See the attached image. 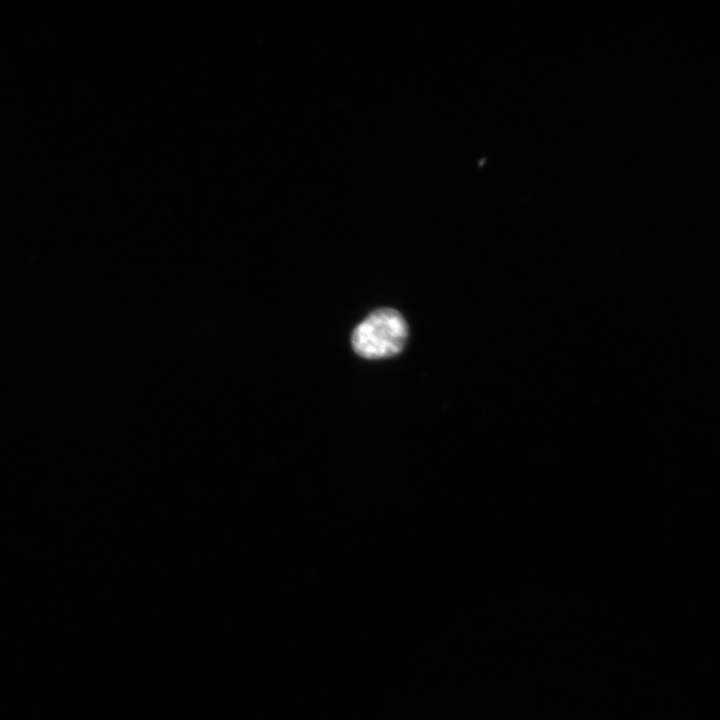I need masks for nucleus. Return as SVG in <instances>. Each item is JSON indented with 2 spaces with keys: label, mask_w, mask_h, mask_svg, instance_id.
<instances>
[{
  "label": "nucleus",
  "mask_w": 720,
  "mask_h": 720,
  "mask_svg": "<svg viewBox=\"0 0 720 720\" xmlns=\"http://www.w3.org/2000/svg\"><path fill=\"white\" fill-rule=\"evenodd\" d=\"M408 337V326L395 309L381 308L370 313L354 329L352 348L365 359L389 358L399 354Z\"/></svg>",
  "instance_id": "nucleus-1"
}]
</instances>
